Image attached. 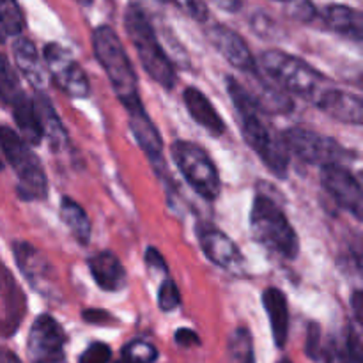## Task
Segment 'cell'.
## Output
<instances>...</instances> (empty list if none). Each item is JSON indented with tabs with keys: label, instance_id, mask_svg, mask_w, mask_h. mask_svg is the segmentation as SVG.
I'll return each mask as SVG.
<instances>
[{
	"label": "cell",
	"instance_id": "obj_35",
	"mask_svg": "<svg viewBox=\"0 0 363 363\" xmlns=\"http://www.w3.org/2000/svg\"><path fill=\"white\" fill-rule=\"evenodd\" d=\"M325 357L326 363H351L346 346H344V342H339V340L330 342V346L326 347Z\"/></svg>",
	"mask_w": 363,
	"mask_h": 363
},
{
	"label": "cell",
	"instance_id": "obj_24",
	"mask_svg": "<svg viewBox=\"0 0 363 363\" xmlns=\"http://www.w3.org/2000/svg\"><path fill=\"white\" fill-rule=\"evenodd\" d=\"M13 117L16 121V126L20 130V137L23 138V142L27 145H38L41 142V128H39L38 117H35L34 105H32V99L27 98V94L20 99V101L14 103L13 106Z\"/></svg>",
	"mask_w": 363,
	"mask_h": 363
},
{
	"label": "cell",
	"instance_id": "obj_10",
	"mask_svg": "<svg viewBox=\"0 0 363 363\" xmlns=\"http://www.w3.org/2000/svg\"><path fill=\"white\" fill-rule=\"evenodd\" d=\"M66 335L52 315H39L28 332L27 353L32 363H66Z\"/></svg>",
	"mask_w": 363,
	"mask_h": 363
},
{
	"label": "cell",
	"instance_id": "obj_25",
	"mask_svg": "<svg viewBox=\"0 0 363 363\" xmlns=\"http://www.w3.org/2000/svg\"><path fill=\"white\" fill-rule=\"evenodd\" d=\"M60 218H62V222L66 223V227L69 229V233L73 234L78 243H89L92 233L91 220L85 215L80 204H77L73 199L62 197V201H60Z\"/></svg>",
	"mask_w": 363,
	"mask_h": 363
},
{
	"label": "cell",
	"instance_id": "obj_31",
	"mask_svg": "<svg viewBox=\"0 0 363 363\" xmlns=\"http://www.w3.org/2000/svg\"><path fill=\"white\" fill-rule=\"evenodd\" d=\"M305 353L312 360H319L321 358V326L318 323H311V326H308L307 340H305Z\"/></svg>",
	"mask_w": 363,
	"mask_h": 363
},
{
	"label": "cell",
	"instance_id": "obj_19",
	"mask_svg": "<svg viewBox=\"0 0 363 363\" xmlns=\"http://www.w3.org/2000/svg\"><path fill=\"white\" fill-rule=\"evenodd\" d=\"M89 269L103 291L116 293L126 286V269L112 252H99L89 259Z\"/></svg>",
	"mask_w": 363,
	"mask_h": 363
},
{
	"label": "cell",
	"instance_id": "obj_29",
	"mask_svg": "<svg viewBox=\"0 0 363 363\" xmlns=\"http://www.w3.org/2000/svg\"><path fill=\"white\" fill-rule=\"evenodd\" d=\"M158 305L163 312H172L181 305L179 289H177V286L170 279H165L162 286H160Z\"/></svg>",
	"mask_w": 363,
	"mask_h": 363
},
{
	"label": "cell",
	"instance_id": "obj_30",
	"mask_svg": "<svg viewBox=\"0 0 363 363\" xmlns=\"http://www.w3.org/2000/svg\"><path fill=\"white\" fill-rule=\"evenodd\" d=\"M112 358V350L103 342H94L82 353L78 363H108Z\"/></svg>",
	"mask_w": 363,
	"mask_h": 363
},
{
	"label": "cell",
	"instance_id": "obj_16",
	"mask_svg": "<svg viewBox=\"0 0 363 363\" xmlns=\"http://www.w3.org/2000/svg\"><path fill=\"white\" fill-rule=\"evenodd\" d=\"M128 113H130V128L142 151L147 155V158L151 160L156 169H163V165H165V162H163V140L158 128L155 126V123L142 105L128 110Z\"/></svg>",
	"mask_w": 363,
	"mask_h": 363
},
{
	"label": "cell",
	"instance_id": "obj_6",
	"mask_svg": "<svg viewBox=\"0 0 363 363\" xmlns=\"http://www.w3.org/2000/svg\"><path fill=\"white\" fill-rule=\"evenodd\" d=\"M261 64L266 74L273 78L275 85L282 91L293 92V94L311 98L319 91L323 82V74L318 73L314 67L303 59L282 50H268L262 53Z\"/></svg>",
	"mask_w": 363,
	"mask_h": 363
},
{
	"label": "cell",
	"instance_id": "obj_13",
	"mask_svg": "<svg viewBox=\"0 0 363 363\" xmlns=\"http://www.w3.org/2000/svg\"><path fill=\"white\" fill-rule=\"evenodd\" d=\"M208 38L230 66L238 67L243 73H257V62L245 39L238 32L225 25H215L208 30Z\"/></svg>",
	"mask_w": 363,
	"mask_h": 363
},
{
	"label": "cell",
	"instance_id": "obj_42",
	"mask_svg": "<svg viewBox=\"0 0 363 363\" xmlns=\"http://www.w3.org/2000/svg\"><path fill=\"white\" fill-rule=\"evenodd\" d=\"M7 39V34H6V28H4V23H2V18H0V43H4Z\"/></svg>",
	"mask_w": 363,
	"mask_h": 363
},
{
	"label": "cell",
	"instance_id": "obj_4",
	"mask_svg": "<svg viewBox=\"0 0 363 363\" xmlns=\"http://www.w3.org/2000/svg\"><path fill=\"white\" fill-rule=\"evenodd\" d=\"M250 233L257 243L284 259H296L300 252L296 230L282 209L266 195H257L250 211Z\"/></svg>",
	"mask_w": 363,
	"mask_h": 363
},
{
	"label": "cell",
	"instance_id": "obj_32",
	"mask_svg": "<svg viewBox=\"0 0 363 363\" xmlns=\"http://www.w3.org/2000/svg\"><path fill=\"white\" fill-rule=\"evenodd\" d=\"M344 346H346L351 363H362L360 332H358V330H354L353 326H347L346 339H344Z\"/></svg>",
	"mask_w": 363,
	"mask_h": 363
},
{
	"label": "cell",
	"instance_id": "obj_7",
	"mask_svg": "<svg viewBox=\"0 0 363 363\" xmlns=\"http://www.w3.org/2000/svg\"><path fill=\"white\" fill-rule=\"evenodd\" d=\"M170 151L188 184L206 201H216L222 191V181L211 156L201 145L186 140H176Z\"/></svg>",
	"mask_w": 363,
	"mask_h": 363
},
{
	"label": "cell",
	"instance_id": "obj_34",
	"mask_svg": "<svg viewBox=\"0 0 363 363\" xmlns=\"http://www.w3.org/2000/svg\"><path fill=\"white\" fill-rule=\"evenodd\" d=\"M287 6H289L291 16H294L296 20L311 21L315 14L314 6L308 0H291V2H287Z\"/></svg>",
	"mask_w": 363,
	"mask_h": 363
},
{
	"label": "cell",
	"instance_id": "obj_18",
	"mask_svg": "<svg viewBox=\"0 0 363 363\" xmlns=\"http://www.w3.org/2000/svg\"><path fill=\"white\" fill-rule=\"evenodd\" d=\"M32 105H34L35 117H38L39 128H41V135L48 138L50 147L53 151H62L67 145V131L62 126V121L57 116L48 96L43 91H38L35 98L32 99Z\"/></svg>",
	"mask_w": 363,
	"mask_h": 363
},
{
	"label": "cell",
	"instance_id": "obj_38",
	"mask_svg": "<svg viewBox=\"0 0 363 363\" xmlns=\"http://www.w3.org/2000/svg\"><path fill=\"white\" fill-rule=\"evenodd\" d=\"M82 318H84V321L91 323V325H101V323L110 321L112 315L105 311H99V308H89V311L82 314Z\"/></svg>",
	"mask_w": 363,
	"mask_h": 363
},
{
	"label": "cell",
	"instance_id": "obj_26",
	"mask_svg": "<svg viewBox=\"0 0 363 363\" xmlns=\"http://www.w3.org/2000/svg\"><path fill=\"white\" fill-rule=\"evenodd\" d=\"M23 96L25 92L23 89H21L16 73L11 69L7 59L0 53V101L13 106L14 103L20 101Z\"/></svg>",
	"mask_w": 363,
	"mask_h": 363
},
{
	"label": "cell",
	"instance_id": "obj_1",
	"mask_svg": "<svg viewBox=\"0 0 363 363\" xmlns=\"http://www.w3.org/2000/svg\"><path fill=\"white\" fill-rule=\"evenodd\" d=\"M227 91H229L233 105L236 106L241 121V133L247 144L259 155V158L268 165V169L277 177H286L289 169V151L282 140L269 131L262 121V113L255 106L254 99L248 94L247 87L233 77H227Z\"/></svg>",
	"mask_w": 363,
	"mask_h": 363
},
{
	"label": "cell",
	"instance_id": "obj_11",
	"mask_svg": "<svg viewBox=\"0 0 363 363\" xmlns=\"http://www.w3.org/2000/svg\"><path fill=\"white\" fill-rule=\"evenodd\" d=\"M321 183L340 208L354 215V218H362L363 191L360 181L354 177L350 169H346L344 165L323 167Z\"/></svg>",
	"mask_w": 363,
	"mask_h": 363
},
{
	"label": "cell",
	"instance_id": "obj_46",
	"mask_svg": "<svg viewBox=\"0 0 363 363\" xmlns=\"http://www.w3.org/2000/svg\"><path fill=\"white\" fill-rule=\"evenodd\" d=\"M0 293H2V279H0Z\"/></svg>",
	"mask_w": 363,
	"mask_h": 363
},
{
	"label": "cell",
	"instance_id": "obj_45",
	"mask_svg": "<svg viewBox=\"0 0 363 363\" xmlns=\"http://www.w3.org/2000/svg\"><path fill=\"white\" fill-rule=\"evenodd\" d=\"M277 2H284V4H287V2H291V0H277Z\"/></svg>",
	"mask_w": 363,
	"mask_h": 363
},
{
	"label": "cell",
	"instance_id": "obj_41",
	"mask_svg": "<svg viewBox=\"0 0 363 363\" xmlns=\"http://www.w3.org/2000/svg\"><path fill=\"white\" fill-rule=\"evenodd\" d=\"M0 363H21L13 351L0 350Z\"/></svg>",
	"mask_w": 363,
	"mask_h": 363
},
{
	"label": "cell",
	"instance_id": "obj_43",
	"mask_svg": "<svg viewBox=\"0 0 363 363\" xmlns=\"http://www.w3.org/2000/svg\"><path fill=\"white\" fill-rule=\"evenodd\" d=\"M78 2H80L82 6H85V7H87V6H91V4L94 2V0H78Z\"/></svg>",
	"mask_w": 363,
	"mask_h": 363
},
{
	"label": "cell",
	"instance_id": "obj_20",
	"mask_svg": "<svg viewBox=\"0 0 363 363\" xmlns=\"http://www.w3.org/2000/svg\"><path fill=\"white\" fill-rule=\"evenodd\" d=\"M184 105H186L190 116L204 128L206 131H209L215 137H220V135L225 131V124H223V119L218 116L216 108L213 106V103L209 101L208 96L202 91L195 87H188L186 91L183 92Z\"/></svg>",
	"mask_w": 363,
	"mask_h": 363
},
{
	"label": "cell",
	"instance_id": "obj_40",
	"mask_svg": "<svg viewBox=\"0 0 363 363\" xmlns=\"http://www.w3.org/2000/svg\"><path fill=\"white\" fill-rule=\"evenodd\" d=\"M351 305H353V311H354V318H357L358 323H362V311H363V296L360 291H357L353 296V301H351Z\"/></svg>",
	"mask_w": 363,
	"mask_h": 363
},
{
	"label": "cell",
	"instance_id": "obj_48",
	"mask_svg": "<svg viewBox=\"0 0 363 363\" xmlns=\"http://www.w3.org/2000/svg\"><path fill=\"white\" fill-rule=\"evenodd\" d=\"M0 170H2V162H0Z\"/></svg>",
	"mask_w": 363,
	"mask_h": 363
},
{
	"label": "cell",
	"instance_id": "obj_2",
	"mask_svg": "<svg viewBox=\"0 0 363 363\" xmlns=\"http://www.w3.org/2000/svg\"><path fill=\"white\" fill-rule=\"evenodd\" d=\"M92 50L98 62L105 69L119 101L128 110L142 105L138 98V78L135 74L133 64L126 55V50L116 30L108 25H99L92 32Z\"/></svg>",
	"mask_w": 363,
	"mask_h": 363
},
{
	"label": "cell",
	"instance_id": "obj_37",
	"mask_svg": "<svg viewBox=\"0 0 363 363\" xmlns=\"http://www.w3.org/2000/svg\"><path fill=\"white\" fill-rule=\"evenodd\" d=\"M176 342L183 347H191V346H199L201 340H199V335L194 332V330L181 328L176 332Z\"/></svg>",
	"mask_w": 363,
	"mask_h": 363
},
{
	"label": "cell",
	"instance_id": "obj_12",
	"mask_svg": "<svg viewBox=\"0 0 363 363\" xmlns=\"http://www.w3.org/2000/svg\"><path fill=\"white\" fill-rule=\"evenodd\" d=\"M199 241L206 257L225 272L240 275L245 272V257L238 245L222 230L206 227L199 233Z\"/></svg>",
	"mask_w": 363,
	"mask_h": 363
},
{
	"label": "cell",
	"instance_id": "obj_47",
	"mask_svg": "<svg viewBox=\"0 0 363 363\" xmlns=\"http://www.w3.org/2000/svg\"><path fill=\"white\" fill-rule=\"evenodd\" d=\"M160 2H172V0H160Z\"/></svg>",
	"mask_w": 363,
	"mask_h": 363
},
{
	"label": "cell",
	"instance_id": "obj_21",
	"mask_svg": "<svg viewBox=\"0 0 363 363\" xmlns=\"http://www.w3.org/2000/svg\"><path fill=\"white\" fill-rule=\"evenodd\" d=\"M13 55L18 69L23 73L28 84L38 89V91H43L46 85V73L34 43L30 39L18 35L16 41L13 43Z\"/></svg>",
	"mask_w": 363,
	"mask_h": 363
},
{
	"label": "cell",
	"instance_id": "obj_27",
	"mask_svg": "<svg viewBox=\"0 0 363 363\" xmlns=\"http://www.w3.org/2000/svg\"><path fill=\"white\" fill-rule=\"evenodd\" d=\"M230 363H255L252 335L247 328L234 330L229 339Z\"/></svg>",
	"mask_w": 363,
	"mask_h": 363
},
{
	"label": "cell",
	"instance_id": "obj_33",
	"mask_svg": "<svg viewBox=\"0 0 363 363\" xmlns=\"http://www.w3.org/2000/svg\"><path fill=\"white\" fill-rule=\"evenodd\" d=\"M172 2H176L179 7H183V9L197 21L208 20V7H206L204 0H172Z\"/></svg>",
	"mask_w": 363,
	"mask_h": 363
},
{
	"label": "cell",
	"instance_id": "obj_23",
	"mask_svg": "<svg viewBox=\"0 0 363 363\" xmlns=\"http://www.w3.org/2000/svg\"><path fill=\"white\" fill-rule=\"evenodd\" d=\"M326 25L332 27L333 30L340 32L344 35H350L354 41H362L363 38V20L362 13L358 9H353L350 6L342 4H333L323 11Z\"/></svg>",
	"mask_w": 363,
	"mask_h": 363
},
{
	"label": "cell",
	"instance_id": "obj_8",
	"mask_svg": "<svg viewBox=\"0 0 363 363\" xmlns=\"http://www.w3.org/2000/svg\"><path fill=\"white\" fill-rule=\"evenodd\" d=\"M282 142L289 152H293L301 162L311 165L330 167L344 165L353 158L347 149H344L335 138L325 137L305 128H289L282 133Z\"/></svg>",
	"mask_w": 363,
	"mask_h": 363
},
{
	"label": "cell",
	"instance_id": "obj_15",
	"mask_svg": "<svg viewBox=\"0 0 363 363\" xmlns=\"http://www.w3.org/2000/svg\"><path fill=\"white\" fill-rule=\"evenodd\" d=\"M315 103L326 116L340 123L353 124V126L363 124V103L358 96L351 92L340 91V89H326L319 92Z\"/></svg>",
	"mask_w": 363,
	"mask_h": 363
},
{
	"label": "cell",
	"instance_id": "obj_17",
	"mask_svg": "<svg viewBox=\"0 0 363 363\" xmlns=\"http://www.w3.org/2000/svg\"><path fill=\"white\" fill-rule=\"evenodd\" d=\"M247 91L261 113L280 116V113H289L294 108V101L286 94V91L264 80L259 71L252 73L250 87H247Z\"/></svg>",
	"mask_w": 363,
	"mask_h": 363
},
{
	"label": "cell",
	"instance_id": "obj_39",
	"mask_svg": "<svg viewBox=\"0 0 363 363\" xmlns=\"http://www.w3.org/2000/svg\"><path fill=\"white\" fill-rule=\"evenodd\" d=\"M216 7L227 11V13H236L241 7V0H211Z\"/></svg>",
	"mask_w": 363,
	"mask_h": 363
},
{
	"label": "cell",
	"instance_id": "obj_36",
	"mask_svg": "<svg viewBox=\"0 0 363 363\" xmlns=\"http://www.w3.org/2000/svg\"><path fill=\"white\" fill-rule=\"evenodd\" d=\"M145 262H147L149 269H155V272L167 273V262L163 259V255L160 254L156 248H147L145 252Z\"/></svg>",
	"mask_w": 363,
	"mask_h": 363
},
{
	"label": "cell",
	"instance_id": "obj_9",
	"mask_svg": "<svg viewBox=\"0 0 363 363\" xmlns=\"http://www.w3.org/2000/svg\"><path fill=\"white\" fill-rule=\"evenodd\" d=\"M45 62L53 84L73 99H84L91 94V85L80 64L71 57L66 48L57 43L45 46Z\"/></svg>",
	"mask_w": 363,
	"mask_h": 363
},
{
	"label": "cell",
	"instance_id": "obj_22",
	"mask_svg": "<svg viewBox=\"0 0 363 363\" xmlns=\"http://www.w3.org/2000/svg\"><path fill=\"white\" fill-rule=\"evenodd\" d=\"M262 305L268 312L275 344L279 347H284L287 342V335H289V307H287L286 294L280 289L269 287L262 293Z\"/></svg>",
	"mask_w": 363,
	"mask_h": 363
},
{
	"label": "cell",
	"instance_id": "obj_44",
	"mask_svg": "<svg viewBox=\"0 0 363 363\" xmlns=\"http://www.w3.org/2000/svg\"><path fill=\"white\" fill-rule=\"evenodd\" d=\"M279 363H293V362H291L289 358H282V360H280Z\"/></svg>",
	"mask_w": 363,
	"mask_h": 363
},
{
	"label": "cell",
	"instance_id": "obj_28",
	"mask_svg": "<svg viewBox=\"0 0 363 363\" xmlns=\"http://www.w3.org/2000/svg\"><path fill=\"white\" fill-rule=\"evenodd\" d=\"M158 358V351L152 344L144 340H133L123 350L117 363H155Z\"/></svg>",
	"mask_w": 363,
	"mask_h": 363
},
{
	"label": "cell",
	"instance_id": "obj_5",
	"mask_svg": "<svg viewBox=\"0 0 363 363\" xmlns=\"http://www.w3.org/2000/svg\"><path fill=\"white\" fill-rule=\"evenodd\" d=\"M0 149L18 176V195L23 201H43L48 195V181L41 162L30 145L14 130L0 126Z\"/></svg>",
	"mask_w": 363,
	"mask_h": 363
},
{
	"label": "cell",
	"instance_id": "obj_14",
	"mask_svg": "<svg viewBox=\"0 0 363 363\" xmlns=\"http://www.w3.org/2000/svg\"><path fill=\"white\" fill-rule=\"evenodd\" d=\"M13 252L16 264L20 266L21 273L32 284V287L45 294L53 293L55 282L52 280L53 269L48 261L30 243H25V241H14Z\"/></svg>",
	"mask_w": 363,
	"mask_h": 363
},
{
	"label": "cell",
	"instance_id": "obj_3",
	"mask_svg": "<svg viewBox=\"0 0 363 363\" xmlns=\"http://www.w3.org/2000/svg\"><path fill=\"white\" fill-rule=\"evenodd\" d=\"M124 23H126L128 38L133 43L140 64L147 71L149 77L156 80V84H160L162 87L174 89L177 80L176 69H174L172 60L169 59L167 52L163 50L162 43H160L158 35H156L144 9L137 4H131L126 9Z\"/></svg>",
	"mask_w": 363,
	"mask_h": 363
}]
</instances>
